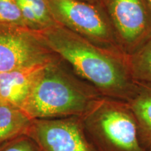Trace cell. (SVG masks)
<instances>
[{
  "label": "cell",
  "instance_id": "14",
  "mask_svg": "<svg viewBox=\"0 0 151 151\" xmlns=\"http://www.w3.org/2000/svg\"><path fill=\"white\" fill-rule=\"evenodd\" d=\"M0 151H41L35 141L27 134L20 136L0 145Z\"/></svg>",
  "mask_w": 151,
  "mask_h": 151
},
{
  "label": "cell",
  "instance_id": "4",
  "mask_svg": "<svg viewBox=\"0 0 151 151\" xmlns=\"http://www.w3.org/2000/svg\"><path fill=\"white\" fill-rule=\"evenodd\" d=\"M46 1L58 24L100 48L124 55L104 5L81 0Z\"/></svg>",
  "mask_w": 151,
  "mask_h": 151
},
{
  "label": "cell",
  "instance_id": "6",
  "mask_svg": "<svg viewBox=\"0 0 151 151\" xmlns=\"http://www.w3.org/2000/svg\"><path fill=\"white\" fill-rule=\"evenodd\" d=\"M123 53L133 55L151 39V12L146 0H103Z\"/></svg>",
  "mask_w": 151,
  "mask_h": 151
},
{
  "label": "cell",
  "instance_id": "2",
  "mask_svg": "<svg viewBox=\"0 0 151 151\" xmlns=\"http://www.w3.org/2000/svg\"><path fill=\"white\" fill-rule=\"evenodd\" d=\"M100 97L94 87L73 78L54 60L41 71L21 109L32 120L83 117Z\"/></svg>",
  "mask_w": 151,
  "mask_h": 151
},
{
  "label": "cell",
  "instance_id": "12",
  "mask_svg": "<svg viewBox=\"0 0 151 151\" xmlns=\"http://www.w3.org/2000/svg\"><path fill=\"white\" fill-rule=\"evenodd\" d=\"M0 23L28 28L16 0H0Z\"/></svg>",
  "mask_w": 151,
  "mask_h": 151
},
{
  "label": "cell",
  "instance_id": "13",
  "mask_svg": "<svg viewBox=\"0 0 151 151\" xmlns=\"http://www.w3.org/2000/svg\"><path fill=\"white\" fill-rule=\"evenodd\" d=\"M31 7L35 13L43 29H48L58 23L52 18L46 0H22Z\"/></svg>",
  "mask_w": 151,
  "mask_h": 151
},
{
  "label": "cell",
  "instance_id": "16",
  "mask_svg": "<svg viewBox=\"0 0 151 151\" xmlns=\"http://www.w3.org/2000/svg\"><path fill=\"white\" fill-rule=\"evenodd\" d=\"M146 1L147 4H148V6L150 12H151V0H146Z\"/></svg>",
  "mask_w": 151,
  "mask_h": 151
},
{
  "label": "cell",
  "instance_id": "11",
  "mask_svg": "<svg viewBox=\"0 0 151 151\" xmlns=\"http://www.w3.org/2000/svg\"><path fill=\"white\" fill-rule=\"evenodd\" d=\"M134 81L151 86V39L132 55L128 56Z\"/></svg>",
  "mask_w": 151,
  "mask_h": 151
},
{
  "label": "cell",
  "instance_id": "17",
  "mask_svg": "<svg viewBox=\"0 0 151 151\" xmlns=\"http://www.w3.org/2000/svg\"><path fill=\"white\" fill-rule=\"evenodd\" d=\"M146 151H151V147H150V148H149L148 149H147Z\"/></svg>",
  "mask_w": 151,
  "mask_h": 151
},
{
  "label": "cell",
  "instance_id": "9",
  "mask_svg": "<svg viewBox=\"0 0 151 151\" xmlns=\"http://www.w3.org/2000/svg\"><path fill=\"white\" fill-rule=\"evenodd\" d=\"M137 120L142 146L151 147V86L136 82L133 96L127 101Z\"/></svg>",
  "mask_w": 151,
  "mask_h": 151
},
{
  "label": "cell",
  "instance_id": "7",
  "mask_svg": "<svg viewBox=\"0 0 151 151\" xmlns=\"http://www.w3.org/2000/svg\"><path fill=\"white\" fill-rule=\"evenodd\" d=\"M27 135L41 151H96L82 117L33 120Z\"/></svg>",
  "mask_w": 151,
  "mask_h": 151
},
{
  "label": "cell",
  "instance_id": "1",
  "mask_svg": "<svg viewBox=\"0 0 151 151\" xmlns=\"http://www.w3.org/2000/svg\"><path fill=\"white\" fill-rule=\"evenodd\" d=\"M38 32L54 54L101 96L127 102L133 96L136 82L128 56L100 48L58 24Z\"/></svg>",
  "mask_w": 151,
  "mask_h": 151
},
{
  "label": "cell",
  "instance_id": "10",
  "mask_svg": "<svg viewBox=\"0 0 151 151\" xmlns=\"http://www.w3.org/2000/svg\"><path fill=\"white\" fill-rule=\"evenodd\" d=\"M32 120L21 109L0 103V145L27 134Z\"/></svg>",
  "mask_w": 151,
  "mask_h": 151
},
{
  "label": "cell",
  "instance_id": "5",
  "mask_svg": "<svg viewBox=\"0 0 151 151\" xmlns=\"http://www.w3.org/2000/svg\"><path fill=\"white\" fill-rule=\"evenodd\" d=\"M52 54L38 32L0 23V73L47 65Z\"/></svg>",
  "mask_w": 151,
  "mask_h": 151
},
{
  "label": "cell",
  "instance_id": "15",
  "mask_svg": "<svg viewBox=\"0 0 151 151\" xmlns=\"http://www.w3.org/2000/svg\"><path fill=\"white\" fill-rule=\"evenodd\" d=\"M81 1H86V2L97 4H101L103 5V0H81Z\"/></svg>",
  "mask_w": 151,
  "mask_h": 151
},
{
  "label": "cell",
  "instance_id": "3",
  "mask_svg": "<svg viewBox=\"0 0 151 151\" xmlns=\"http://www.w3.org/2000/svg\"><path fill=\"white\" fill-rule=\"evenodd\" d=\"M82 118L96 151H146L127 101L101 96Z\"/></svg>",
  "mask_w": 151,
  "mask_h": 151
},
{
  "label": "cell",
  "instance_id": "8",
  "mask_svg": "<svg viewBox=\"0 0 151 151\" xmlns=\"http://www.w3.org/2000/svg\"><path fill=\"white\" fill-rule=\"evenodd\" d=\"M47 65L0 73V103L22 109L38 76Z\"/></svg>",
  "mask_w": 151,
  "mask_h": 151
}]
</instances>
